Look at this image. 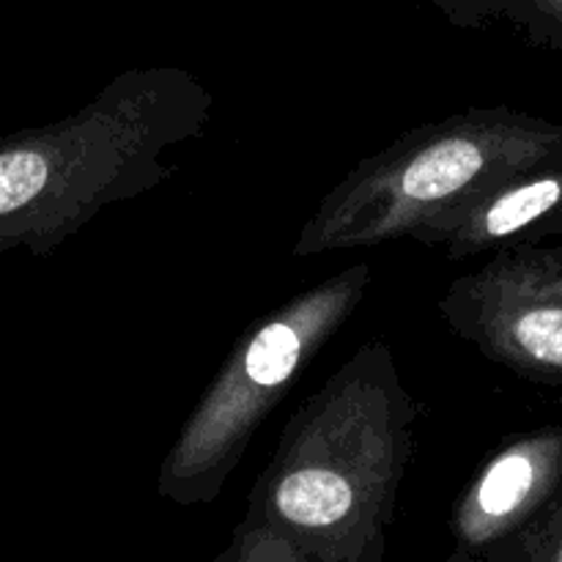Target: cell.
<instances>
[{"label":"cell","mask_w":562,"mask_h":562,"mask_svg":"<svg viewBox=\"0 0 562 562\" xmlns=\"http://www.w3.org/2000/svg\"><path fill=\"white\" fill-rule=\"evenodd\" d=\"M562 159V124L514 108H470L420 124L360 159L302 225L294 258L412 239L439 247L492 190Z\"/></svg>","instance_id":"3"},{"label":"cell","mask_w":562,"mask_h":562,"mask_svg":"<svg viewBox=\"0 0 562 562\" xmlns=\"http://www.w3.org/2000/svg\"><path fill=\"white\" fill-rule=\"evenodd\" d=\"M450 333L527 382L562 387V241H521L439 296Z\"/></svg>","instance_id":"5"},{"label":"cell","mask_w":562,"mask_h":562,"mask_svg":"<svg viewBox=\"0 0 562 562\" xmlns=\"http://www.w3.org/2000/svg\"><path fill=\"white\" fill-rule=\"evenodd\" d=\"M212 562H305L291 543L269 532L267 527L239 521L228 547Z\"/></svg>","instance_id":"9"},{"label":"cell","mask_w":562,"mask_h":562,"mask_svg":"<svg viewBox=\"0 0 562 562\" xmlns=\"http://www.w3.org/2000/svg\"><path fill=\"white\" fill-rule=\"evenodd\" d=\"M373 283L360 261L272 307L236 338L159 467V497L190 508L214 503L252 437L313 357L349 324Z\"/></svg>","instance_id":"4"},{"label":"cell","mask_w":562,"mask_h":562,"mask_svg":"<svg viewBox=\"0 0 562 562\" xmlns=\"http://www.w3.org/2000/svg\"><path fill=\"white\" fill-rule=\"evenodd\" d=\"M214 97L179 66L115 75L66 119L0 137V256H49L113 203L176 173L170 154L206 135Z\"/></svg>","instance_id":"2"},{"label":"cell","mask_w":562,"mask_h":562,"mask_svg":"<svg viewBox=\"0 0 562 562\" xmlns=\"http://www.w3.org/2000/svg\"><path fill=\"white\" fill-rule=\"evenodd\" d=\"M562 209V159L541 165L483 195L442 239L448 261L497 252L525 241L536 225Z\"/></svg>","instance_id":"7"},{"label":"cell","mask_w":562,"mask_h":562,"mask_svg":"<svg viewBox=\"0 0 562 562\" xmlns=\"http://www.w3.org/2000/svg\"><path fill=\"white\" fill-rule=\"evenodd\" d=\"M417 417L393 349L362 344L289 417L241 521L305 562H384Z\"/></svg>","instance_id":"1"},{"label":"cell","mask_w":562,"mask_h":562,"mask_svg":"<svg viewBox=\"0 0 562 562\" xmlns=\"http://www.w3.org/2000/svg\"><path fill=\"white\" fill-rule=\"evenodd\" d=\"M547 239H562V209L560 212H554L549 220H543L541 225H536V228L525 236V241H547Z\"/></svg>","instance_id":"10"},{"label":"cell","mask_w":562,"mask_h":562,"mask_svg":"<svg viewBox=\"0 0 562 562\" xmlns=\"http://www.w3.org/2000/svg\"><path fill=\"white\" fill-rule=\"evenodd\" d=\"M481 562H562V505L505 538Z\"/></svg>","instance_id":"8"},{"label":"cell","mask_w":562,"mask_h":562,"mask_svg":"<svg viewBox=\"0 0 562 562\" xmlns=\"http://www.w3.org/2000/svg\"><path fill=\"white\" fill-rule=\"evenodd\" d=\"M562 505V423L516 434L486 456L453 503L448 562H481Z\"/></svg>","instance_id":"6"}]
</instances>
